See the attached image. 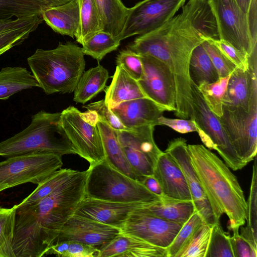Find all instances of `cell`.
Listing matches in <instances>:
<instances>
[{
	"mask_svg": "<svg viewBox=\"0 0 257 257\" xmlns=\"http://www.w3.org/2000/svg\"><path fill=\"white\" fill-rule=\"evenodd\" d=\"M87 174V170L77 171L44 198L25 205H17L13 241L15 257L46 255L61 229L85 197Z\"/></svg>",
	"mask_w": 257,
	"mask_h": 257,
	"instance_id": "obj_1",
	"label": "cell"
},
{
	"mask_svg": "<svg viewBox=\"0 0 257 257\" xmlns=\"http://www.w3.org/2000/svg\"><path fill=\"white\" fill-rule=\"evenodd\" d=\"M191 164L209 200L215 218L219 222L225 213L228 228L243 225L247 203L236 176L215 154L202 145H187Z\"/></svg>",
	"mask_w": 257,
	"mask_h": 257,
	"instance_id": "obj_2",
	"label": "cell"
},
{
	"mask_svg": "<svg viewBox=\"0 0 257 257\" xmlns=\"http://www.w3.org/2000/svg\"><path fill=\"white\" fill-rule=\"evenodd\" d=\"M33 75L47 95L73 92L84 72V54L72 42H59L51 50L38 49L27 58Z\"/></svg>",
	"mask_w": 257,
	"mask_h": 257,
	"instance_id": "obj_3",
	"label": "cell"
},
{
	"mask_svg": "<svg viewBox=\"0 0 257 257\" xmlns=\"http://www.w3.org/2000/svg\"><path fill=\"white\" fill-rule=\"evenodd\" d=\"M61 112L41 110L32 116L30 124L21 132L0 142V157H10L36 152L61 155L77 151L61 122Z\"/></svg>",
	"mask_w": 257,
	"mask_h": 257,
	"instance_id": "obj_4",
	"label": "cell"
},
{
	"mask_svg": "<svg viewBox=\"0 0 257 257\" xmlns=\"http://www.w3.org/2000/svg\"><path fill=\"white\" fill-rule=\"evenodd\" d=\"M85 197L118 202H149L161 198L135 180L111 167L104 159L89 165Z\"/></svg>",
	"mask_w": 257,
	"mask_h": 257,
	"instance_id": "obj_5",
	"label": "cell"
},
{
	"mask_svg": "<svg viewBox=\"0 0 257 257\" xmlns=\"http://www.w3.org/2000/svg\"><path fill=\"white\" fill-rule=\"evenodd\" d=\"M63 165L59 154L36 152L7 158L0 162V193L28 183L38 185Z\"/></svg>",
	"mask_w": 257,
	"mask_h": 257,
	"instance_id": "obj_6",
	"label": "cell"
},
{
	"mask_svg": "<svg viewBox=\"0 0 257 257\" xmlns=\"http://www.w3.org/2000/svg\"><path fill=\"white\" fill-rule=\"evenodd\" d=\"M61 122L77 155L92 165L105 159L101 137L97 125L96 113L81 112L69 106L61 112Z\"/></svg>",
	"mask_w": 257,
	"mask_h": 257,
	"instance_id": "obj_7",
	"label": "cell"
},
{
	"mask_svg": "<svg viewBox=\"0 0 257 257\" xmlns=\"http://www.w3.org/2000/svg\"><path fill=\"white\" fill-rule=\"evenodd\" d=\"M193 120L201 141L207 149L216 151L225 164L233 171L247 164L237 155L225 133L218 117L206 104L198 87L191 81Z\"/></svg>",
	"mask_w": 257,
	"mask_h": 257,
	"instance_id": "obj_8",
	"label": "cell"
},
{
	"mask_svg": "<svg viewBox=\"0 0 257 257\" xmlns=\"http://www.w3.org/2000/svg\"><path fill=\"white\" fill-rule=\"evenodd\" d=\"M215 19L219 39L225 40L248 57L256 50L247 14L235 0H207Z\"/></svg>",
	"mask_w": 257,
	"mask_h": 257,
	"instance_id": "obj_9",
	"label": "cell"
},
{
	"mask_svg": "<svg viewBox=\"0 0 257 257\" xmlns=\"http://www.w3.org/2000/svg\"><path fill=\"white\" fill-rule=\"evenodd\" d=\"M186 0H143L130 8L119 41L153 31L169 21Z\"/></svg>",
	"mask_w": 257,
	"mask_h": 257,
	"instance_id": "obj_10",
	"label": "cell"
},
{
	"mask_svg": "<svg viewBox=\"0 0 257 257\" xmlns=\"http://www.w3.org/2000/svg\"><path fill=\"white\" fill-rule=\"evenodd\" d=\"M154 125L131 131H115L126 159L141 177L152 175L157 160L163 152L154 139Z\"/></svg>",
	"mask_w": 257,
	"mask_h": 257,
	"instance_id": "obj_11",
	"label": "cell"
},
{
	"mask_svg": "<svg viewBox=\"0 0 257 257\" xmlns=\"http://www.w3.org/2000/svg\"><path fill=\"white\" fill-rule=\"evenodd\" d=\"M218 117L229 141L238 157L247 164L257 152V109L246 111L222 106Z\"/></svg>",
	"mask_w": 257,
	"mask_h": 257,
	"instance_id": "obj_12",
	"label": "cell"
},
{
	"mask_svg": "<svg viewBox=\"0 0 257 257\" xmlns=\"http://www.w3.org/2000/svg\"><path fill=\"white\" fill-rule=\"evenodd\" d=\"M143 73L138 81L145 96L165 111L176 110V88L174 77L161 60L148 55H140Z\"/></svg>",
	"mask_w": 257,
	"mask_h": 257,
	"instance_id": "obj_13",
	"label": "cell"
},
{
	"mask_svg": "<svg viewBox=\"0 0 257 257\" xmlns=\"http://www.w3.org/2000/svg\"><path fill=\"white\" fill-rule=\"evenodd\" d=\"M139 209L130 215L120 229L121 233L166 248L171 243L182 225L145 214Z\"/></svg>",
	"mask_w": 257,
	"mask_h": 257,
	"instance_id": "obj_14",
	"label": "cell"
},
{
	"mask_svg": "<svg viewBox=\"0 0 257 257\" xmlns=\"http://www.w3.org/2000/svg\"><path fill=\"white\" fill-rule=\"evenodd\" d=\"M256 51L248 57L249 66L247 70L236 67L231 73L223 107L241 109L246 111L257 109Z\"/></svg>",
	"mask_w": 257,
	"mask_h": 257,
	"instance_id": "obj_15",
	"label": "cell"
},
{
	"mask_svg": "<svg viewBox=\"0 0 257 257\" xmlns=\"http://www.w3.org/2000/svg\"><path fill=\"white\" fill-rule=\"evenodd\" d=\"M181 169L191 195L195 210L204 222L212 227L216 221L207 196L191 164L186 140L177 138L169 142L165 150Z\"/></svg>",
	"mask_w": 257,
	"mask_h": 257,
	"instance_id": "obj_16",
	"label": "cell"
},
{
	"mask_svg": "<svg viewBox=\"0 0 257 257\" xmlns=\"http://www.w3.org/2000/svg\"><path fill=\"white\" fill-rule=\"evenodd\" d=\"M120 233L119 228L73 214L61 229L54 244L74 241L100 250Z\"/></svg>",
	"mask_w": 257,
	"mask_h": 257,
	"instance_id": "obj_17",
	"label": "cell"
},
{
	"mask_svg": "<svg viewBox=\"0 0 257 257\" xmlns=\"http://www.w3.org/2000/svg\"><path fill=\"white\" fill-rule=\"evenodd\" d=\"M146 202H118L84 197L74 214L120 229L130 215Z\"/></svg>",
	"mask_w": 257,
	"mask_h": 257,
	"instance_id": "obj_18",
	"label": "cell"
},
{
	"mask_svg": "<svg viewBox=\"0 0 257 257\" xmlns=\"http://www.w3.org/2000/svg\"><path fill=\"white\" fill-rule=\"evenodd\" d=\"M153 175L159 181L166 197L192 201L186 180L181 169L167 152H163L159 156Z\"/></svg>",
	"mask_w": 257,
	"mask_h": 257,
	"instance_id": "obj_19",
	"label": "cell"
},
{
	"mask_svg": "<svg viewBox=\"0 0 257 257\" xmlns=\"http://www.w3.org/2000/svg\"><path fill=\"white\" fill-rule=\"evenodd\" d=\"M123 125L129 128L158 125V119L165 111L147 97L124 101L111 108Z\"/></svg>",
	"mask_w": 257,
	"mask_h": 257,
	"instance_id": "obj_20",
	"label": "cell"
},
{
	"mask_svg": "<svg viewBox=\"0 0 257 257\" xmlns=\"http://www.w3.org/2000/svg\"><path fill=\"white\" fill-rule=\"evenodd\" d=\"M167 257L166 248L120 233L100 249L98 257Z\"/></svg>",
	"mask_w": 257,
	"mask_h": 257,
	"instance_id": "obj_21",
	"label": "cell"
},
{
	"mask_svg": "<svg viewBox=\"0 0 257 257\" xmlns=\"http://www.w3.org/2000/svg\"><path fill=\"white\" fill-rule=\"evenodd\" d=\"M43 21L42 13L0 20V56L24 42Z\"/></svg>",
	"mask_w": 257,
	"mask_h": 257,
	"instance_id": "obj_22",
	"label": "cell"
},
{
	"mask_svg": "<svg viewBox=\"0 0 257 257\" xmlns=\"http://www.w3.org/2000/svg\"><path fill=\"white\" fill-rule=\"evenodd\" d=\"M43 21L56 33L76 38L79 30L78 0L50 8L42 12Z\"/></svg>",
	"mask_w": 257,
	"mask_h": 257,
	"instance_id": "obj_23",
	"label": "cell"
},
{
	"mask_svg": "<svg viewBox=\"0 0 257 257\" xmlns=\"http://www.w3.org/2000/svg\"><path fill=\"white\" fill-rule=\"evenodd\" d=\"M97 125L101 137L106 161L115 170L142 182L145 177L139 176L128 162L115 130L99 119H98Z\"/></svg>",
	"mask_w": 257,
	"mask_h": 257,
	"instance_id": "obj_24",
	"label": "cell"
},
{
	"mask_svg": "<svg viewBox=\"0 0 257 257\" xmlns=\"http://www.w3.org/2000/svg\"><path fill=\"white\" fill-rule=\"evenodd\" d=\"M140 211L163 219L183 225L195 211L192 201L180 200L167 197L146 202Z\"/></svg>",
	"mask_w": 257,
	"mask_h": 257,
	"instance_id": "obj_25",
	"label": "cell"
},
{
	"mask_svg": "<svg viewBox=\"0 0 257 257\" xmlns=\"http://www.w3.org/2000/svg\"><path fill=\"white\" fill-rule=\"evenodd\" d=\"M105 102L110 109L124 101L146 97L138 81L119 66H116L111 82L105 90Z\"/></svg>",
	"mask_w": 257,
	"mask_h": 257,
	"instance_id": "obj_26",
	"label": "cell"
},
{
	"mask_svg": "<svg viewBox=\"0 0 257 257\" xmlns=\"http://www.w3.org/2000/svg\"><path fill=\"white\" fill-rule=\"evenodd\" d=\"M102 31L118 39L125 23L130 8L121 0H94Z\"/></svg>",
	"mask_w": 257,
	"mask_h": 257,
	"instance_id": "obj_27",
	"label": "cell"
},
{
	"mask_svg": "<svg viewBox=\"0 0 257 257\" xmlns=\"http://www.w3.org/2000/svg\"><path fill=\"white\" fill-rule=\"evenodd\" d=\"M39 87L33 74L25 67L7 66L0 70V99H7L23 90Z\"/></svg>",
	"mask_w": 257,
	"mask_h": 257,
	"instance_id": "obj_28",
	"label": "cell"
},
{
	"mask_svg": "<svg viewBox=\"0 0 257 257\" xmlns=\"http://www.w3.org/2000/svg\"><path fill=\"white\" fill-rule=\"evenodd\" d=\"M109 75L108 71L98 64L82 74L74 91L73 100L84 104L103 91Z\"/></svg>",
	"mask_w": 257,
	"mask_h": 257,
	"instance_id": "obj_29",
	"label": "cell"
},
{
	"mask_svg": "<svg viewBox=\"0 0 257 257\" xmlns=\"http://www.w3.org/2000/svg\"><path fill=\"white\" fill-rule=\"evenodd\" d=\"M191 80L197 87L204 83H211L219 78L218 73L201 44L193 51L189 63Z\"/></svg>",
	"mask_w": 257,
	"mask_h": 257,
	"instance_id": "obj_30",
	"label": "cell"
},
{
	"mask_svg": "<svg viewBox=\"0 0 257 257\" xmlns=\"http://www.w3.org/2000/svg\"><path fill=\"white\" fill-rule=\"evenodd\" d=\"M80 26L76 41L82 45L96 33L102 31L94 0H78Z\"/></svg>",
	"mask_w": 257,
	"mask_h": 257,
	"instance_id": "obj_31",
	"label": "cell"
},
{
	"mask_svg": "<svg viewBox=\"0 0 257 257\" xmlns=\"http://www.w3.org/2000/svg\"><path fill=\"white\" fill-rule=\"evenodd\" d=\"M254 160L249 195L247 203V225L241 226L240 234L250 243L257 244V160Z\"/></svg>",
	"mask_w": 257,
	"mask_h": 257,
	"instance_id": "obj_32",
	"label": "cell"
},
{
	"mask_svg": "<svg viewBox=\"0 0 257 257\" xmlns=\"http://www.w3.org/2000/svg\"><path fill=\"white\" fill-rule=\"evenodd\" d=\"M77 170L70 169H60L44 181L38 185L36 188L17 206L25 205L40 200L46 197L57 189L62 184L69 180Z\"/></svg>",
	"mask_w": 257,
	"mask_h": 257,
	"instance_id": "obj_33",
	"label": "cell"
},
{
	"mask_svg": "<svg viewBox=\"0 0 257 257\" xmlns=\"http://www.w3.org/2000/svg\"><path fill=\"white\" fill-rule=\"evenodd\" d=\"M120 42V41L111 34L100 31L85 42L81 48L84 55L100 61L107 54L116 50Z\"/></svg>",
	"mask_w": 257,
	"mask_h": 257,
	"instance_id": "obj_34",
	"label": "cell"
},
{
	"mask_svg": "<svg viewBox=\"0 0 257 257\" xmlns=\"http://www.w3.org/2000/svg\"><path fill=\"white\" fill-rule=\"evenodd\" d=\"M230 74L219 78L215 82L202 84L198 87L209 109L218 117L223 114V101Z\"/></svg>",
	"mask_w": 257,
	"mask_h": 257,
	"instance_id": "obj_35",
	"label": "cell"
},
{
	"mask_svg": "<svg viewBox=\"0 0 257 257\" xmlns=\"http://www.w3.org/2000/svg\"><path fill=\"white\" fill-rule=\"evenodd\" d=\"M17 205L0 207V257H15L13 249Z\"/></svg>",
	"mask_w": 257,
	"mask_h": 257,
	"instance_id": "obj_36",
	"label": "cell"
},
{
	"mask_svg": "<svg viewBox=\"0 0 257 257\" xmlns=\"http://www.w3.org/2000/svg\"><path fill=\"white\" fill-rule=\"evenodd\" d=\"M203 222L201 215L195 210L166 248L167 257H175L178 252L187 246Z\"/></svg>",
	"mask_w": 257,
	"mask_h": 257,
	"instance_id": "obj_37",
	"label": "cell"
},
{
	"mask_svg": "<svg viewBox=\"0 0 257 257\" xmlns=\"http://www.w3.org/2000/svg\"><path fill=\"white\" fill-rule=\"evenodd\" d=\"M205 257H234L230 236L225 232L219 222L214 224Z\"/></svg>",
	"mask_w": 257,
	"mask_h": 257,
	"instance_id": "obj_38",
	"label": "cell"
},
{
	"mask_svg": "<svg viewBox=\"0 0 257 257\" xmlns=\"http://www.w3.org/2000/svg\"><path fill=\"white\" fill-rule=\"evenodd\" d=\"M100 250L97 248L74 241L57 243L50 247L46 255L54 254L62 257H98Z\"/></svg>",
	"mask_w": 257,
	"mask_h": 257,
	"instance_id": "obj_39",
	"label": "cell"
},
{
	"mask_svg": "<svg viewBox=\"0 0 257 257\" xmlns=\"http://www.w3.org/2000/svg\"><path fill=\"white\" fill-rule=\"evenodd\" d=\"M211 229V227L203 222L188 245L178 252L175 257H205Z\"/></svg>",
	"mask_w": 257,
	"mask_h": 257,
	"instance_id": "obj_40",
	"label": "cell"
},
{
	"mask_svg": "<svg viewBox=\"0 0 257 257\" xmlns=\"http://www.w3.org/2000/svg\"><path fill=\"white\" fill-rule=\"evenodd\" d=\"M41 9L28 0H0V20L42 13Z\"/></svg>",
	"mask_w": 257,
	"mask_h": 257,
	"instance_id": "obj_41",
	"label": "cell"
},
{
	"mask_svg": "<svg viewBox=\"0 0 257 257\" xmlns=\"http://www.w3.org/2000/svg\"><path fill=\"white\" fill-rule=\"evenodd\" d=\"M204 40L217 48L236 67L244 70L248 68V57L229 43L223 40L209 37L204 38Z\"/></svg>",
	"mask_w": 257,
	"mask_h": 257,
	"instance_id": "obj_42",
	"label": "cell"
},
{
	"mask_svg": "<svg viewBox=\"0 0 257 257\" xmlns=\"http://www.w3.org/2000/svg\"><path fill=\"white\" fill-rule=\"evenodd\" d=\"M116 64L137 81L140 79L143 73V66L140 55L128 48L122 50L116 56Z\"/></svg>",
	"mask_w": 257,
	"mask_h": 257,
	"instance_id": "obj_43",
	"label": "cell"
},
{
	"mask_svg": "<svg viewBox=\"0 0 257 257\" xmlns=\"http://www.w3.org/2000/svg\"><path fill=\"white\" fill-rule=\"evenodd\" d=\"M216 69L219 78L230 75L236 68L214 45L204 40L201 44Z\"/></svg>",
	"mask_w": 257,
	"mask_h": 257,
	"instance_id": "obj_44",
	"label": "cell"
},
{
	"mask_svg": "<svg viewBox=\"0 0 257 257\" xmlns=\"http://www.w3.org/2000/svg\"><path fill=\"white\" fill-rule=\"evenodd\" d=\"M84 108L87 110L94 111L96 113L98 119L106 122L115 131H131L125 127L119 118L108 107L104 99L92 102L84 105Z\"/></svg>",
	"mask_w": 257,
	"mask_h": 257,
	"instance_id": "obj_45",
	"label": "cell"
},
{
	"mask_svg": "<svg viewBox=\"0 0 257 257\" xmlns=\"http://www.w3.org/2000/svg\"><path fill=\"white\" fill-rule=\"evenodd\" d=\"M239 227L232 229L233 234L230 236L231 246L234 257H256V248L239 233Z\"/></svg>",
	"mask_w": 257,
	"mask_h": 257,
	"instance_id": "obj_46",
	"label": "cell"
},
{
	"mask_svg": "<svg viewBox=\"0 0 257 257\" xmlns=\"http://www.w3.org/2000/svg\"><path fill=\"white\" fill-rule=\"evenodd\" d=\"M157 122L158 125L167 126L181 134L196 132L195 121L192 119H174L162 115L159 117Z\"/></svg>",
	"mask_w": 257,
	"mask_h": 257,
	"instance_id": "obj_47",
	"label": "cell"
},
{
	"mask_svg": "<svg viewBox=\"0 0 257 257\" xmlns=\"http://www.w3.org/2000/svg\"><path fill=\"white\" fill-rule=\"evenodd\" d=\"M141 182L148 190L160 198L166 197L159 181L154 175L145 177Z\"/></svg>",
	"mask_w": 257,
	"mask_h": 257,
	"instance_id": "obj_48",
	"label": "cell"
},
{
	"mask_svg": "<svg viewBox=\"0 0 257 257\" xmlns=\"http://www.w3.org/2000/svg\"><path fill=\"white\" fill-rule=\"evenodd\" d=\"M39 7L41 10H44L64 4L70 0H28Z\"/></svg>",
	"mask_w": 257,
	"mask_h": 257,
	"instance_id": "obj_49",
	"label": "cell"
},
{
	"mask_svg": "<svg viewBox=\"0 0 257 257\" xmlns=\"http://www.w3.org/2000/svg\"><path fill=\"white\" fill-rule=\"evenodd\" d=\"M251 0H235L238 7L245 14H247Z\"/></svg>",
	"mask_w": 257,
	"mask_h": 257,
	"instance_id": "obj_50",
	"label": "cell"
}]
</instances>
